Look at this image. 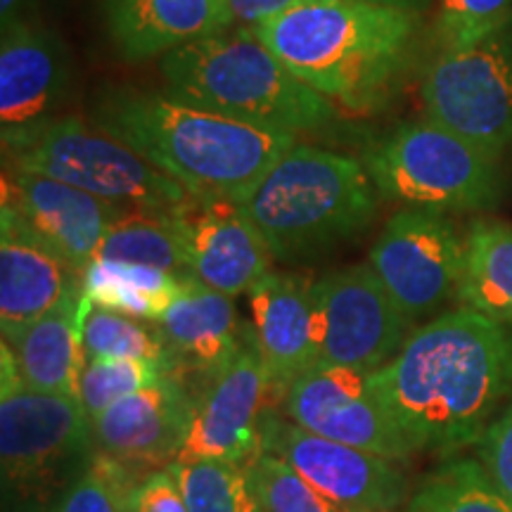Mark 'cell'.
Segmentation results:
<instances>
[{
  "label": "cell",
  "mask_w": 512,
  "mask_h": 512,
  "mask_svg": "<svg viewBox=\"0 0 512 512\" xmlns=\"http://www.w3.org/2000/svg\"><path fill=\"white\" fill-rule=\"evenodd\" d=\"M370 384L415 451L477 446L512 394V325L465 306L441 313Z\"/></svg>",
  "instance_id": "6da1fadb"
},
{
  "label": "cell",
  "mask_w": 512,
  "mask_h": 512,
  "mask_svg": "<svg viewBox=\"0 0 512 512\" xmlns=\"http://www.w3.org/2000/svg\"><path fill=\"white\" fill-rule=\"evenodd\" d=\"M93 121L202 200L245 204L273 164L297 145L292 133L240 124L176 95L112 86Z\"/></svg>",
  "instance_id": "7a4b0ae2"
},
{
  "label": "cell",
  "mask_w": 512,
  "mask_h": 512,
  "mask_svg": "<svg viewBox=\"0 0 512 512\" xmlns=\"http://www.w3.org/2000/svg\"><path fill=\"white\" fill-rule=\"evenodd\" d=\"M422 17L363 0H302L252 29L313 91L368 110L406 74Z\"/></svg>",
  "instance_id": "3957f363"
},
{
  "label": "cell",
  "mask_w": 512,
  "mask_h": 512,
  "mask_svg": "<svg viewBox=\"0 0 512 512\" xmlns=\"http://www.w3.org/2000/svg\"><path fill=\"white\" fill-rule=\"evenodd\" d=\"M169 93L273 133L318 131L337 121L332 100L297 79L252 27H230L162 57Z\"/></svg>",
  "instance_id": "277c9868"
},
{
  "label": "cell",
  "mask_w": 512,
  "mask_h": 512,
  "mask_svg": "<svg viewBox=\"0 0 512 512\" xmlns=\"http://www.w3.org/2000/svg\"><path fill=\"white\" fill-rule=\"evenodd\" d=\"M380 204L366 164L297 143L256 185L242 207L259 228L273 259H313L373 226Z\"/></svg>",
  "instance_id": "5b68a950"
},
{
  "label": "cell",
  "mask_w": 512,
  "mask_h": 512,
  "mask_svg": "<svg viewBox=\"0 0 512 512\" xmlns=\"http://www.w3.org/2000/svg\"><path fill=\"white\" fill-rule=\"evenodd\" d=\"M496 155L434 119L403 121L363 152L382 200L432 211H479L501 197Z\"/></svg>",
  "instance_id": "8992f818"
},
{
  "label": "cell",
  "mask_w": 512,
  "mask_h": 512,
  "mask_svg": "<svg viewBox=\"0 0 512 512\" xmlns=\"http://www.w3.org/2000/svg\"><path fill=\"white\" fill-rule=\"evenodd\" d=\"M3 166L55 178L126 209L174 211L190 197L136 150L81 117H55L3 147Z\"/></svg>",
  "instance_id": "52a82bcc"
},
{
  "label": "cell",
  "mask_w": 512,
  "mask_h": 512,
  "mask_svg": "<svg viewBox=\"0 0 512 512\" xmlns=\"http://www.w3.org/2000/svg\"><path fill=\"white\" fill-rule=\"evenodd\" d=\"M420 100L427 117L501 157L512 145V19L475 46L439 53Z\"/></svg>",
  "instance_id": "ba28073f"
},
{
  "label": "cell",
  "mask_w": 512,
  "mask_h": 512,
  "mask_svg": "<svg viewBox=\"0 0 512 512\" xmlns=\"http://www.w3.org/2000/svg\"><path fill=\"white\" fill-rule=\"evenodd\" d=\"M316 325V368L375 373L399 354L411 335L403 316L370 266H351L318 278L311 287Z\"/></svg>",
  "instance_id": "9c48e42d"
},
{
  "label": "cell",
  "mask_w": 512,
  "mask_h": 512,
  "mask_svg": "<svg viewBox=\"0 0 512 512\" xmlns=\"http://www.w3.org/2000/svg\"><path fill=\"white\" fill-rule=\"evenodd\" d=\"M463 261L465 240L446 214L415 207L396 211L368 256L370 271L411 323L458 297Z\"/></svg>",
  "instance_id": "30bf717a"
},
{
  "label": "cell",
  "mask_w": 512,
  "mask_h": 512,
  "mask_svg": "<svg viewBox=\"0 0 512 512\" xmlns=\"http://www.w3.org/2000/svg\"><path fill=\"white\" fill-rule=\"evenodd\" d=\"M264 451L283 458L339 512H392L406 498V477L396 460L306 432L268 413Z\"/></svg>",
  "instance_id": "8fae6325"
},
{
  "label": "cell",
  "mask_w": 512,
  "mask_h": 512,
  "mask_svg": "<svg viewBox=\"0 0 512 512\" xmlns=\"http://www.w3.org/2000/svg\"><path fill=\"white\" fill-rule=\"evenodd\" d=\"M93 422L79 396L15 382L0 392V463L12 486L43 484L91 444Z\"/></svg>",
  "instance_id": "7c38bea8"
},
{
  "label": "cell",
  "mask_w": 512,
  "mask_h": 512,
  "mask_svg": "<svg viewBox=\"0 0 512 512\" xmlns=\"http://www.w3.org/2000/svg\"><path fill=\"white\" fill-rule=\"evenodd\" d=\"M283 406L287 420L318 437L392 460H406L418 453L382 408L370 373L363 370L313 368L287 387Z\"/></svg>",
  "instance_id": "4fadbf2b"
},
{
  "label": "cell",
  "mask_w": 512,
  "mask_h": 512,
  "mask_svg": "<svg viewBox=\"0 0 512 512\" xmlns=\"http://www.w3.org/2000/svg\"><path fill=\"white\" fill-rule=\"evenodd\" d=\"M275 392L254 337L235 358L207 380L195 401L190 432L176 460L216 458L249 465L264 453V418Z\"/></svg>",
  "instance_id": "5bb4252c"
},
{
  "label": "cell",
  "mask_w": 512,
  "mask_h": 512,
  "mask_svg": "<svg viewBox=\"0 0 512 512\" xmlns=\"http://www.w3.org/2000/svg\"><path fill=\"white\" fill-rule=\"evenodd\" d=\"M174 221L190 278L209 290L235 299L271 273V249L240 202L190 195Z\"/></svg>",
  "instance_id": "9a60e30c"
},
{
  "label": "cell",
  "mask_w": 512,
  "mask_h": 512,
  "mask_svg": "<svg viewBox=\"0 0 512 512\" xmlns=\"http://www.w3.org/2000/svg\"><path fill=\"white\" fill-rule=\"evenodd\" d=\"M72 81V57L38 22L0 31V143L10 147L57 117Z\"/></svg>",
  "instance_id": "2e32d148"
},
{
  "label": "cell",
  "mask_w": 512,
  "mask_h": 512,
  "mask_svg": "<svg viewBox=\"0 0 512 512\" xmlns=\"http://www.w3.org/2000/svg\"><path fill=\"white\" fill-rule=\"evenodd\" d=\"M3 207L15 211L62 259L83 273L126 207L55 178L3 166Z\"/></svg>",
  "instance_id": "e0dca14e"
},
{
  "label": "cell",
  "mask_w": 512,
  "mask_h": 512,
  "mask_svg": "<svg viewBox=\"0 0 512 512\" xmlns=\"http://www.w3.org/2000/svg\"><path fill=\"white\" fill-rule=\"evenodd\" d=\"M83 273L62 259L15 211L0 209V332L10 339L81 290Z\"/></svg>",
  "instance_id": "ac0fdd59"
},
{
  "label": "cell",
  "mask_w": 512,
  "mask_h": 512,
  "mask_svg": "<svg viewBox=\"0 0 512 512\" xmlns=\"http://www.w3.org/2000/svg\"><path fill=\"white\" fill-rule=\"evenodd\" d=\"M195 399L174 375L112 403L93 422L105 456L124 465L174 463L190 432Z\"/></svg>",
  "instance_id": "d6986e66"
},
{
  "label": "cell",
  "mask_w": 512,
  "mask_h": 512,
  "mask_svg": "<svg viewBox=\"0 0 512 512\" xmlns=\"http://www.w3.org/2000/svg\"><path fill=\"white\" fill-rule=\"evenodd\" d=\"M311 287L306 275L271 271L247 294L256 354L280 394L318 366Z\"/></svg>",
  "instance_id": "ffe728a7"
},
{
  "label": "cell",
  "mask_w": 512,
  "mask_h": 512,
  "mask_svg": "<svg viewBox=\"0 0 512 512\" xmlns=\"http://www.w3.org/2000/svg\"><path fill=\"white\" fill-rule=\"evenodd\" d=\"M102 17L114 48L128 62L164 57L230 29L226 0H102Z\"/></svg>",
  "instance_id": "44dd1931"
},
{
  "label": "cell",
  "mask_w": 512,
  "mask_h": 512,
  "mask_svg": "<svg viewBox=\"0 0 512 512\" xmlns=\"http://www.w3.org/2000/svg\"><path fill=\"white\" fill-rule=\"evenodd\" d=\"M155 325L174 368L207 377L219 373L252 339V330L245 335L233 297L209 290L197 280Z\"/></svg>",
  "instance_id": "7402d4cb"
},
{
  "label": "cell",
  "mask_w": 512,
  "mask_h": 512,
  "mask_svg": "<svg viewBox=\"0 0 512 512\" xmlns=\"http://www.w3.org/2000/svg\"><path fill=\"white\" fill-rule=\"evenodd\" d=\"M91 306L81 287L27 330L3 339L15 358L19 382L41 392L79 396V377L86 361L83 320Z\"/></svg>",
  "instance_id": "603a6c76"
},
{
  "label": "cell",
  "mask_w": 512,
  "mask_h": 512,
  "mask_svg": "<svg viewBox=\"0 0 512 512\" xmlns=\"http://www.w3.org/2000/svg\"><path fill=\"white\" fill-rule=\"evenodd\" d=\"M458 302L512 325V226L479 219L467 228Z\"/></svg>",
  "instance_id": "cb8c5ba5"
},
{
  "label": "cell",
  "mask_w": 512,
  "mask_h": 512,
  "mask_svg": "<svg viewBox=\"0 0 512 512\" xmlns=\"http://www.w3.org/2000/svg\"><path fill=\"white\" fill-rule=\"evenodd\" d=\"M190 283L192 278H181L159 268L100 259L83 271V294L93 306L150 323H157Z\"/></svg>",
  "instance_id": "d4e9b609"
},
{
  "label": "cell",
  "mask_w": 512,
  "mask_h": 512,
  "mask_svg": "<svg viewBox=\"0 0 512 512\" xmlns=\"http://www.w3.org/2000/svg\"><path fill=\"white\" fill-rule=\"evenodd\" d=\"M95 259L150 266L190 278L174 211L124 209L107 230Z\"/></svg>",
  "instance_id": "484cf974"
},
{
  "label": "cell",
  "mask_w": 512,
  "mask_h": 512,
  "mask_svg": "<svg viewBox=\"0 0 512 512\" xmlns=\"http://www.w3.org/2000/svg\"><path fill=\"white\" fill-rule=\"evenodd\" d=\"M406 512H512V496L477 458L441 465L408 498Z\"/></svg>",
  "instance_id": "4316f807"
},
{
  "label": "cell",
  "mask_w": 512,
  "mask_h": 512,
  "mask_svg": "<svg viewBox=\"0 0 512 512\" xmlns=\"http://www.w3.org/2000/svg\"><path fill=\"white\" fill-rule=\"evenodd\" d=\"M188 512H261L249 467L216 458L169 463Z\"/></svg>",
  "instance_id": "83f0119b"
},
{
  "label": "cell",
  "mask_w": 512,
  "mask_h": 512,
  "mask_svg": "<svg viewBox=\"0 0 512 512\" xmlns=\"http://www.w3.org/2000/svg\"><path fill=\"white\" fill-rule=\"evenodd\" d=\"M83 354L86 358H124L166 366L176 373L169 351L157 325H145L140 318L91 306L83 320Z\"/></svg>",
  "instance_id": "f1b7e54d"
},
{
  "label": "cell",
  "mask_w": 512,
  "mask_h": 512,
  "mask_svg": "<svg viewBox=\"0 0 512 512\" xmlns=\"http://www.w3.org/2000/svg\"><path fill=\"white\" fill-rule=\"evenodd\" d=\"M174 375L166 366L124 358H86L79 377V399L88 418L95 422L112 403Z\"/></svg>",
  "instance_id": "f546056e"
},
{
  "label": "cell",
  "mask_w": 512,
  "mask_h": 512,
  "mask_svg": "<svg viewBox=\"0 0 512 512\" xmlns=\"http://www.w3.org/2000/svg\"><path fill=\"white\" fill-rule=\"evenodd\" d=\"M247 467L261 512H339L290 463L273 453L264 451Z\"/></svg>",
  "instance_id": "4dcf8cb0"
},
{
  "label": "cell",
  "mask_w": 512,
  "mask_h": 512,
  "mask_svg": "<svg viewBox=\"0 0 512 512\" xmlns=\"http://www.w3.org/2000/svg\"><path fill=\"white\" fill-rule=\"evenodd\" d=\"M512 19V0H439L434 41L439 53L475 46Z\"/></svg>",
  "instance_id": "1f68e13d"
},
{
  "label": "cell",
  "mask_w": 512,
  "mask_h": 512,
  "mask_svg": "<svg viewBox=\"0 0 512 512\" xmlns=\"http://www.w3.org/2000/svg\"><path fill=\"white\" fill-rule=\"evenodd\" d=\"M126 465L102 453L62 491L50 512H124V496L136 482Z\"/></svg>",
  "instance_id": "d6a6232c"
},
{
  "label": "cell",
  "mask_w": 512,
  "mask_h": 512,
  "mask_svg": "<svg viewBox=\"0 0 512 512\" xmlns=\"http://www.w3.org/2000/svg\"><path fill=\"white\" fill-rule=\"evenodd\" d=\"M124 512H188L169 465L136 479L124 496Z\"/></svg>",
  "instance_id": "836d02e7"
},
{
  "label": "cell",
  "mask_w": 512,
  "mask_h": 512,
  "mask_svg": "<svg viewBox=\"0 0 512 512\" xmlns=\"http://www.w3.org/2000/svg\"><path fill=\"white\" fill-rule=\"evenodd\" d=\"M477 460L505 494L512 496V401L477 441Z\"/></svg>",
  "instance_id": "e575fe53"
},
{
  "label": "cell",
  "mask_w": 512,
  "mask_h": 512,
  "mask_svg": "<svg viewBox=\"0 0 512 512\" xmlns=\"http://www.w3.org/2000/svg\"><path fill=\"white\" fill-rule=\"evenodd\" d=\"M230 27H256L280 12L294 8L302 0H226Z\"/></svg>",
  "instance_id": "d590c367"
},
{
  "label": "cell",
  "mask_w": 512,
  "mask_h": 512,
  "mask_svg": "<svg viewBox=\"0 0 512 512\" xmlns=\"http://www.w3.org/2000/svg\"><path fill=\"white\" fill-rule=\"evenodd\" d=\"M38 3L41 0H0V31L38 22Z\"/></svg>",
  "instance_id": "8d00e7d4"
},
{
  "label": "cell",
  "mask_w": 512,
  "mask_h": 512,
  "mask_svg": "<svg viewBox=\"0 0 512 512\" xmlns=\"http://www.w3.org/2000/svg\"><path fill=\"white\" fill-rule=\"evenodd\" d=\"M363 3L387 5V8L411 10V12H420V15H425L427 8H430V5H432V0H363Z\"/></svg>",
  "instance_id": "74e56055"
}]
</instances>
